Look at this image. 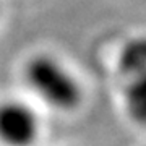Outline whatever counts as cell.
Returning a JSON list of instances; mask_svg holds the SVG:
<instances>
[{
  "instance_id": "3",
  "label": "cell",
  "mask_w": 146,
  "mask_h": 146,
  "mask_svg": "<svg viewBox=\"0 0 146 146\" xmlns=\"http://www.w3.org/2000/svg\"><path fill=\"white\" fill-rule=\"evenodd\" d=\"M117 68L127 78L146 72V37H131L122 46Z\"/></svg>"
},
{
  "instance_id": "4",
  "label": "cell",
  "mask_w": 146,
  "mask_h": 146,
  "mask_svg": "<svg viewBox=\"0 0 146 146\" xmlns=\"http://www.w3.org/2000/svg\"><path fill=\"white\" fill-rule=\"evenodd\" d=\"M125 91V107L131 120L146 125V72L128 78Z\"/></svg>"
},
{
  "instance_id": "2",
  "label": "cell",
  "mask_w": 146,
  "mask_h": 146,
  "mask_svg": "<svg viewBox=\"0 0 146 146\" xmlns=\"http://www.w3.org/2000/svg\"><path fill=\"white\" fill-rule=\"evenodd\" d=\"M41 135L36 110L23 101L0 102V143L5 146H34Z\"/></svg>"
},
{
  "instance_id": "1",
  "label": "cell",
  "mask_w": 146,
  "mask_h": 146,
  "mask_svg": "<svg viewBox=\"0 0 146 146\" xmlns=\"http://www.w3.org/2000/svg\"><path fill=\"white\" fill-rule=\"evenodd\" d=\"M25 81L33 93L47 106L60 112H70L80 107L83 89L78 80L55 57L39 54L25 65Z\"/></svg>"
}]
</instances>
